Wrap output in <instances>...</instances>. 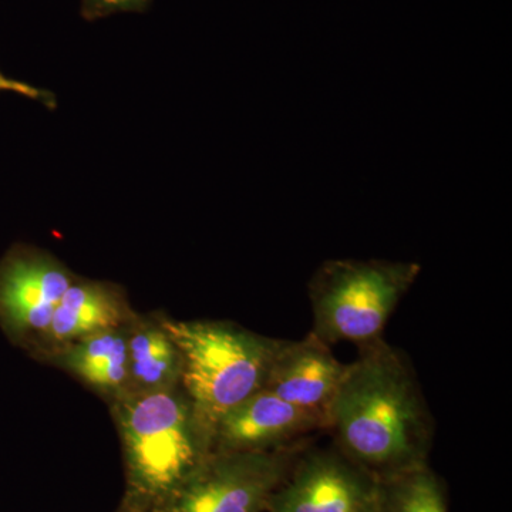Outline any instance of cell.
I'll list each match as a JSON object with an SVG mask.
<instances>
[{"label":"cell","instance_id":"obj_1","mask_svg":"<svg viewBox=\"0 0 512 512\" xmlns=\"http://www.w3.org/2000/svg\"><path fill=\"white\" fill-rule=\"evenodd\" d=\"M333 446L377 478L429 464L433 417L412 363L384 339L360 346L326 410Z\"/></svg>","mask_w":512,"mask_h":512},{"label":"cell","instance_id":"obj_2","mask_svg":"<svg viewBox=\"0 0 512 512\" xmlns=\"http://www.w3.org/2000/svg\"><path fill=\"white\" fill-rule=\"evenodd\" d=\"M123 450L126 490L117 512H151L212 453L183 386L128 394L110 404Z\"/></svg>","mask_w":512,"mask_h":512},{"label":"cell","instance_id":"obj_3","mask_svg":"<svg viewBox=\"0 0 512 512\" xmlns=\"http://www.w3.org/2000/svg\"><path fill=\"white\" fill-rule=\"evenodd\" d=\"M163 320L183 356L181 386L212 441L218 421L264 389L282 339L222 320Z\"/></svg>","mask_w":512,"mask_h":512},{"label":"cell","instance_id":"obj_4","mask_svg":"<svg viewBox=\"0 0 512 512\" xmlns=\"http://www.w3.org/2000/svg\"><path fill=\"white\" fill-rule=\"evenodd\" d=\"M416 262L332 259L309 282L312 333L329 346H365L383 339L397 305L420 275Z\"/></svg>","mask_w":512,"mask_h":512},{"label":"cell","instance_id":"obj_5","mask_svg":"<svg viewBox=\"0 0 512 512\" xmlns=\"http://www.w3.org/2000/svg\"><path fill=\"white\" fill-rule=\"evenodd\" d=\"M308 441L271 451H212L200 468L151 512H265L269 498Z\"/></svg>","mask_w":512,"mask_h":512},{"label":"cell","instance_id":"obj_6","mask_svg":"<svg viewBox=\"0 0 512 512\" xmlns=\"http://www.w3.org/2000/svg\"><path fill=\"white\" fill-rule=\"evenodd\" d=\"M379 478L335 446L306 447L265 512H379Z\"/></svg>","mask_w":512,"mask_h":512},{"label":"cell","instance_id":"obj_7","mask_svg":"<svg viewBox=\"0 0 512 512\" xmlns=\"http://www.w3.org/2000/svg\"><path fill=\"white\" fill-rule=\"evenodd\" d=\"M76 278L50 252L26 245L13 248L0 262V326L9 339L35 353Z\"/></svg>","mask_w":512,"mask_h":512},{"label":"cell","instance_id":"obj_8","mask_svg":"<svg viewBox=\"0 0 512 512\" xmlns=\"http://www.w3.org/2000/svg\"><path fill=\"white\" fill-rule=\"evenodd\" d=\"M326 430L323 414L299 409L262 389L229 410L215 426L212 451L248 453L292 447Z\"/></svg>","mask_w":512,"mask_h":512},{"label":"cell","instance_id":"obj_9","mask_svg":"<svg viewBox=\"0 0 512 512\" xmlns=\"http://www.w3.org/2000/svg\"><path fill=\"white\" fill-rule=\"evenodd\" d=\"M345 369L328 343L311 332L301 340H282L264 389L299 409L326 417Z\"/></svg>","mask_w":512,"mask_h":512},{"label":"cell","instance_id":"obj_10","mask_svg":"<svg viewBox=\"0 0 512 512\" xmlns=\"http://www.w3.org/2000/svg\"><path fill=\"white\" fill-rule=\"evenodd\" d=\"M134 315L121 286L77 276L60 299L35 355L46 357L76 340L126 325Z\"/></svg>","mask_w":512,"mask_h":512},{"label":"cell","instance_id":"obj_11","mask_svg":"<svg viewBox=\"0 0 512 512\" xmlns=\"http://www.w3.org/2000/svg\"><path fill=\"white\" fill-rule=\"evenodd\" d=\"M128 323L76 340L45 359L77 377L107 403H116L130 387Z\"/></svg>","mask_w":512,"mask_h":512},{"label":"cell","instance_id":"obj_12","mask_svg":"<svg viewBox=\"0 0 512 512\" xmlns=\"http://www.w3.org/2000/svg\"><path fill=\"white\" fill-rule=\"evenodd\" d=\"M128 372V394L161 392L181 386L183 356L165 328L163 315L136 313L128 323Z\"/></svg>","mask_w":512,"mask_h":512},{"label":"cell","instance_id":"obj_13","mask_svg":"<svg viewBox=\"0 0 512 512\" xmlns=\"http://www.w3.org/2000/svg\"><path fill=\"white\" fill-rule=\"evenodd\" d=\"M379 512H447L446 491L429 464L379 478Z\"/></svg>","mask_w":512,"mask_h":512},{"label":"cell","instance_id":"obj_14","mask_svg":"<svg viewBox=\"0 0 512 512\" xmlns=\"http://www.w3.org/2000/svg\"><path fill=\"white\" fill-rule=\"evenodd\" d=\"M151 0H82V16L93 22L116 13L146 12Z\"/></svg>","mask_w":512,"mask_h":512},{"label":"cell","instance_id":"obj_15","mask_svg":"<svg viewBox=\"0 0 512 512\" xmlns=\"http://www.w3.org/2000/svg\"><path fill=\"white\" fill-rule=\"evenodd\" d=\"M0 92H10L20 94V96L28 97L39 103L45 104L47 109H56L57 100L55 94L49 90L39 89L29 83L19 82V80L10 79L5 74L0 73Z\"/></svg>","mask_w":512,"mask_h":512}]
</instances>
